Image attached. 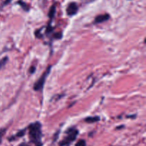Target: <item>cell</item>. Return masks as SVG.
Instances as JSON below:
<instances>
[{
    "label": "cell",
    "mask_w": 146,
    "mask_h": 146,
    "mask_svg": "<svg viewBox=\"0 0 146 146\" xmlns=\"http://www.w3.org/2000/svg\"><path fill=\"white\" fill-rule=\"evenodd\" d=\"M78 7L76 2H71L68 4L66 8V13L68 16H74L77 14Z\"/></svg>",
    "instance_id": "obj_4"
},
{
    "label": "cell",
    "mask_w": 146,
    "mask_h": 146,
    "mask_svg": "<svg viewBox=\"0 0 146 146\" xmlns=\"http://www.w3.org/2000/svg\"><path fill=\"white\" fill-rule=\"evenodd\" d=\"M18 146H29V145L27 143H21Z\"/></svg>",
    "instance_id": "obj_15"
},
{
    "label": "cell",
    "mask_w": 146,
    "mask_h": 146,
    "mask_svg": "<svg viewBox=\"0 0 146 146\" xmlns=\"http://www.w3.org/2000/svg\"><path fill=\"white\" fill-rule=\"evenodd\" d=\"M36 71V68L34 66H31V68H30L29 69V73L30 74H34V72H35Z\"/></svg>",
    "instance_id": "obj_13"
},
{
    "label": "cell",
    "mask_w": 146,
    "mask_h": 146,
    "mask_svg": "<svg viewBox=\"0 0 146 146\" xmlns=\"http://www.w3.org/2000/svg\"><path fill=\"white\" fill-rule=\"evenodd\" d=\"M75 146H86V142L85 140H79V141L76 143Z\"/></svg>",
    "instance_id": "obj_11"
},
{
    "label": "cell",
    "mask_w": 146,
    "mask_h": 146,
    "mask_svg": "<svg viewBox=\"0 0 146 146\" xmlns=\"http://www.w3.org/2000/svg\"><path fill=\"white\" fill-rule=\"evenodd\" d=\"M29 137L32 143L36 146H42L43 133L41 131V124L39 122L32 123L28 126Z\"/></svg>",
    "instance_id": "obj_1"
},
{
    "label": "cell",
    "mask_w": 146,
    "mask_h": 146,
    "mask_svg": "<svg viewBox=\"0 0 146 146\" xmlns=\"http://www.w3.org/2000/svg\"><path fill=\"white\" fill-rule=\"evenodd\" d=\"M8 60H9V58L7 56L4 57V58H2L1 60H0V70L5 66V65L7 64Z\"/></svg>",
    "instance_id": "obj_10"
},
{
    "label": "cell",
    "mask_w": 146,
    "mask_h": 146,
    "mask_svg": "<svg viewBox=\"0 0 146 146\" xmlns=\"http://www.w3.org/2000/svg\"><path fill=\"white\" fill-rule=\"evenodd\" d=\"M26 130H27V128H24V129L20 130V131H19L18 132H17V133L15 134V135H12L11 137L9 138V141H15L16 139H17V138H21V137H23L24 135H25Z\"/></svg>",
    "instance_id": "obj_6"
},
{
    "label": "cell",
    "mask_w": 146,
    "mask_h": 146,
    "mask_svg": "<svg viewBox=\"0 0 146 146\" xmlns=\"http://www.w3.org/2000/svg\"><path fill=\"white\" fill-rule=\"evenodd\" d=\"M110 19V15L108 14H104L98 15L94 19V23L96 24H101V23H104L105 21H107Z\"/></svg>",
    "instance_id": "obj_5"
},
{
    "label": "cell",
    "mask_w": 146,
    "mask_h": 146,
    "mask_svg": "<svg viewBox=\"0 0 146 146\" xmlns=\"http://www.w3.org/2000/svg\"><path fill=\"white\" fill-rule=\"evenodd\" d=\"M17 4H19V5L22 7L23 9L25 10V11H28L29 9V7L28 6V4H27V3L24 2V1H21V0H19V1H17Z\"/></svg>",
    "instance_id": "obj_9"
},
{
    "label": "cell",
    "mask_w": 146,
    "mask_h": 146,
    "mask_svg": "<svg viewBox=\"0 0 146 146\" xmlns=\"http://www.w3.org/2000/svg\"><path fill=\"white\" fill-rule=\"evenodd\" d=\"M86 1H90V2H91V1H95V0H86Z\"/></svg>",
    "instance_id": "obj_16"
},
{
    "label": "cell",
    "mask_w": 146,
    "mask_h": 146,
    "mask_svg": "<svg viewBox=\"0 0 146 146\" xmlns=\"http://www.w3.org/2000/svg\"><path fill=\"white\" fill-rule=\"evenodd\" d=\"M66 135L64 139L59 143V146H69L76 141L78 135V131L75 128H69L66 131Z\"/></svg>",
    "instance_id": "obj_2"
},
{
    "label": "cell",
    "mask_w": 146,
    "mask_h": 146,
    "mask_svg": "<svg viewBox=\"0 0 146 146\" xmlns=\"http://www.w3.org/2000/svg\"><path fill=\"white\" fill-rule=\"evenodd\" d=\"M55 13H56V5L51 6V7L49 9V11H48V17H49L51 19H53L54 16H55Z\"/></svg>",
    "instance_id": "obj_8"
},
{
    "label": "cell",
    "mask_w": 146,
    "mask_h": 146,
    "mask_svg": "<svg viewBox=\"0 0 146 146\" xmlns=\"http://www.w3.org/2000/svg\"><path fill=\"white\" fill-rule=\"evenodd\" d=\"M51 66H48L47 68V69L46 70L45 72L42 74L41 77H40L39 79L36 81V82L34 84V90L36 91H41L42 90V88H44V83H45L46 79L47 76H48V74H50V71H51Z\"/></svg>",
    "instance_id": "obj_3"
},
{
    "label": "cell",
    "mask_w": 146,
    "mask_h": 146,
    "mask_svg": "<svg viewBox=\"0 0 146 146\" xmlns=\"http://www.w3.org/2000/svg\"><path fill=\"white\" fill-rule=\"evenodd\" d=\"M101 120L99 116H89L86 117V118L84 119V121L88 123H96L98 121H99Z\"/></svg>",
    "instance_id": "obj_7"
},
{
    "label": "cell",
    "mask_w": 146,
    "mask_h": 146,
    "mask_svg": "<svg viewBox=\"0 0 146 146\" xmlns=\"http://www.w3.org/2000/svg\"><path fill=\"white\" fill-rule=\"evenodd\" d=\"M6 129L5 128H1L0 129V144H1V141H2V138L4 136V135L5 134Z\"/></svg>",
    "instance_id": "obj_12"
},
{
    "label": "cell",
    "mask_w": 146,
    "mask_h": 146,
    "mask_svg": "<svg viewBox=\"0 0 146 146\" xmlns=\"http://www.w3.org/2000/svg\"><path fill=\"white\" fill-rule=\"evenodd\" d=\"M54 36H55L56 38H61V36H62V34H61V33H57Z\"/></svg>",
    "instance_id": "obj_14"
}]
</instances>
